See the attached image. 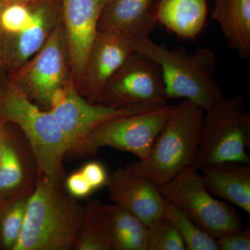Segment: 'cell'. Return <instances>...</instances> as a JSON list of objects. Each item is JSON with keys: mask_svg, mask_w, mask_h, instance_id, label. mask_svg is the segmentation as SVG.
<instances>
[{"mask_svg": "<svg viewBox=\"0 0 250 250\" xmlns=\"http://www.w3.org/2000/svg\"><path fill=\"white\" fill-rule=\"evenodd\" d=\"M0 122L22 129L35 156L38 175L62 182L64 158L70 147L52 112L41 109L13 83L0 95Z\"/></svg>", "mask_w": 250, "mask_h": 250, "instance_id": "4", "label": "cell"}, {"mask_svg": "<svg viewBox=\"0 0 250 250\" xmlns=\"http://www.w3.org/2000/svg\"><path fill=\"white\" fill-rule=\"evenodd\" d=\"M147 250H185L177 229L164 215L147 225Z\"/></svg>", "mask_w": 250, "mask_h": 250, "instance_id": "24", "label": "cell"}, {"mask_svg": "<svg viewBox=\"0 0 250 250\" xmlns=\"http://www.w3.org/2000/svg\"><path fill=\"white\" fill-rule=\"evenodd\" d=\"M65 189L75 198L88 196L94 190L80 170L67 177L65 181Z\"/></svg>", "mask_w": 250, "mask_h": 250, "instance_id": "28", "label": "cell"}, {"mask_svg": "<svg viewBox=\"0 0 250 250\" xmlns=\"http://www.w3.org/2000/svg\"><path fill=\"white\" fill-rule=\"evenodd\" d=\"M74 250H112L104 204L98 200L89 199L83 206V216Z\"/></svg>", "mask_w": 250, "mask_h": 250, "instance_id": "20", "label": "cell"}, {"mask_svg": "<svg viewBox=\"0 0 250 250\" xmlns=\"http://www.w3.org/2000/svg\"><path fill=\"white\" fill-rule=\"evenodd\" d=\"M156 22L185 39H195L207 22V0H160L155 8Z\"/></svg>", "mask_w": 250, "mask_h": 250, "instance_id": "17", "label": "cell"}, {"mask_svg": "<svg viewBox=\"0 0 250 250\" xmlns=\"http://www.w3.org/2000/svg\"><path fill=\"white\" fill-rule=\"evenodd\" d=\"M112 250H147V225L119 205H105Z\"/></svg>", "mask_w": 250, "mask_h": 250, "instance_id": "19", "label": "cell"}, {"mask_svg": "<svg viewBox=\"0 0 250 250\" xmlns=\"http://www.w3.org/2000/svg\"><path fill=\"white\" fill-rule=\"evenodd\" d=\"M4 124H3V123H1V122H0V139H1V134H2V131L3 129H4Z\"/></svg>", "mask_w": 250, "mask_h": 250, "instance_id": "31", "label": "cell"}, {"mask_svg": "<svg viewBox=\"0 0 250 250\" xmlns=\"http://www.w3.org/2000/svg\"><path fill=\"white\" fill-rule=\"evenodd\" d=\"M158 187L167 201L215 239L243 227L236 210L208 191L202 174L195 166H189Z\"/></svg>", "mask_w": 250, "mask_h": 250, "instance_id": "6", "label": "cell"}, {"mask_svg": "<svg viewBox=\"0 0 250 250\" xmlns=\"http://www.w3.org/2000/svg\"><path fill=\"white\" fill-rule=\"evenodd\" d=\"M31 5L29 26L17 35H2L3 64L16 70L39 52L59 24L58 9L52 1L38 0Z\"/></svg>", "mask_w": 250, "mask_h": 250, "instance_id": "14", "label": "cell"}, {"mask_svg": "<svg viewBox=\"0 0 250 250\" xmlns=\"http://www.w3.org/2000/svg\"><path fill=\"white\" fill-rule=\"evenodd\" d=\"M174 106L166 105L104 122L90 131L75 152L82 156L92 155L100 148L109 147L131 153L142 160L149 154Z\"/></svg>", "mask_w": 250, "mask_h": 250, "instance_id": "7", "label": "cell"}, {"mask_svg": "<svg viewBox=\"0 0 250 250\" xmlns=\"http://www.w3.org/2000/svg\"><path fill=\"white\" fill-rule=\"evenodd\" d=\"M29 195L0 203V250H14L22 230Z\"/></svg>", "mask_w": 250, "mask_h": 250, "instance_id": "23", "label": "cell"}, {"mask_svg": "<svg viewBox=\"0 0 250 250\" xmlns=\"http://www.w3.org/2000/svg\"><path fill=\"white\" fill-rule=\"evenodd\" d=\"M66 37L58 24L34 58L17 69L14 83L49 107L51 97L66 82Z\"/></svg>", "mask_w": 250, "mask_h": 250, "instance_id": "10", "label": "cell"}, {"mask_svg": "<svg viewBox=\"0 0 250 250\" xmlns=\"http://www.w3.org/2000/svg\"><path fill=\"white\" fill-rule=\"evenodd\" d=\"M218 250H250V227L225 233L215 239Z\"/></svg>", "mask_w": 250, "mask_h": 250, "instance_id": "26", "label": "cell"}, {"mask_svg": "<svg viewBox=\"0 0 250 250\" xmlns=\"http://www.w3.org/2000/svg\"><path fill=\"white\" fill-rule=\"evenodd\" d=\"M0 162V203L19 195L31 193L24 188V167L22 159L4 127L1 134Z\"/></svg>", "mask_w": 250, "mask_h": 250, "instance_id": "21", "label": "cell"}, {"mask_svg": "<svg viewBox=\"0 0 250 250\" xmlns=\"http://www.w3.org/2000/svg\"><path fill=\"white\" fill-rule=\"evenodd\" d=\"M204 112L188 100L176 105L147 157L128 167L134 173L161 186L194 166Z\"/></svg>", "mask_w": 250, "mask_h": 250, "instance_id": "3", "label": "cell"}, {"mask_svg": "<svg viewBox=\"0 0 250 250\" xmlns=\"http://www.w3.org/2000/svg\"><path fill=\"white\" fill-rule=\"evenodd\" d=\"M107 0H62L64 30L72 69L85 77L100 15Z\"/></svg>", "mask_w": 250, "mask_h": 250, "instance_id": "11", "label": "cell"}, {"mask_svg": "<svg viewBox=\"0 0 250 250\" xmlns=\"http://www.w3.org/2000/svg\"><path fill=\"white\" fill-rule=\"evenodd\" d=\"M134 52V42L129 36L113 31H98L85 77L92 103H99L110 81Z\"/></svg>", "mask_w": 250, "mask_h": 250, "instance_id": "13", "label": "cell"}, {"mask_svg": "<svg viewBox=\"0 0 250 250\" xmlns=\"http://www.w3.org/2000/svg\"><path fill=\"white\" fill-rule=\"evenodd\" d=\"M93 190L106 185L108 176L103 164L93 161L85 164L80 170Z\"/></svg>", "mask_w": 250, "mask_h": 250, "instance_id": "27", "label": "cell"}, {"mask_svg": "<svg viewBox=\"0 0 250 250\" xmlns=\"http://www.w3.org/2000/svg\"><path fill=\"white\" fill-rule=\"evenodd\" d=\"M3 64L2 57V34L0 32V66Z\"/></svg>", "mask_w": 250, "mask_h": 250, "instance_id": "30", "label": "cell"}, {"mask_svg": "<svg viewBox=\"0 0 250 250\" xmlns=\"http://www.w3.org/2000/svg\"><path fill=\"white\" fill-rule=\"evenodd\" d=\"M250 115L241 95L223 97L204 112L196 159L199 170L208 166L236 162L250 165Z\"/></svg>", "mask_w": 250, "mask_h": 250, "instance_id": "5", "label": "cell"}, {"mask_svg": "<svg viewBox=\"0 0 250 250\" xmlns=\"http://www.w3.org/2000/svg\"><path fill=\"white\" fill-rule=\"evenodd\" d=\"M1 140V139H0ZM1 141H0V162H1Z\"/></svg>", "mask_w": 250, "mask_h": 250, "instance_id": "33", "label": "cell"}, {"mask_svg": "<svg viewBox=\"0 0 250 250\" xmlns=\"http://www.w3.org/2000/svg\"><path fill=\"white\" fill-rule=\"evenodd\" d=\"M49 108L70 145V152H75L90 131L102 123L154 110L117 108L87 102L80 96L71 81H66L54 91Z\"/></svg>", "mask_w": 250, "mask_h": 250, "instance_id": "9", "label": "cell"}, {"mask_svg": "<svg viewBox=\"0 0 250 250\" xmlns=\"http://www.w3.org/2000/svg\"><path fill=\"white\" fill-rule=\"evenodd\" d=\"M212 18L230 48L241 59L250 57V0H214Z\"/></svg>", "mask_w": 250, "mask_h": 250, "instance_id": "18", "label": "cell"}, {"mask_svg": "<svg viewBox=\"0 0 250 250\" xmlns=\"http://www.w3.org/2000/svg\"><path fill=\"white\" fill-rule=\"evenodd\" d=\"M133 39L134 49L159 64L167 99H184L208 110L224 95L215 79L216 59L213 51L200 47L188 52L169 49L149 36Z\"/></svg>", "mask_w": 250, "mask_h": 250, "instance_id": "2", "label": "cell"}, {"mask_svg": "<svg viewBox=\"0 0 250 250\" xmlns=\"http://www.w3.org/2000/svg\"><path fill=\"white\" fill-rule=\"evenodd\" d=\"M162 215L168 219L177 229L185 245L186 250H218L214 238L204 231L176 206L166 200Z\"/></svg>", "mask_w": 250, "mask_h": 250, "instance_id": "22", "label": "cell"}, {"mask_svg": "<svg viewBox=\"0 0 250 250\" xmlns=\"http://www.w3.org/2000/svg\"><path fill=\"white\" fill-rule=\"evenodd\" d=\"M202 179L208 191L250 214V166L228 162L204 167Z\"/></svg>", "mask_w": 250, "mask_h": 250, "instance_id": "16", "label": "cell"}, {"mask_svg": "<svg viewBox=\"0 0 250 250\" xmlns=\"http://www.w3.org/2000/svg\"><path fill=\"white\" fill-rule=\"evenodd\" d=\"M5 4H10V3H21V4H29L31 3L35 2L38 0H2Z\"/></svg>", "mask_w": 250, "mask_h": 250, "instance_id": "29", "label": "cell"}, {"mask_svg": "<svg viewBox=\"0 0 250 250\" xmlns=\"http://www.w3.org/2000/svg\"><path fill=\"white\" fill-rule=\"evenodd\" d=\"M106 186L113 203L130 210L146 225L163 215L166 200L159 187L128 166L118 167L108 176Z\"/></svg>", "mask_w": 250, "mask_h": 250, "instance_id": "12", "label": "cell"}, {"mask_svg": "<svg viewBox=\"0 0 250 250\" xmlns=\"http://www.w3.org/2000/svg\"><path fill=\"white\" fill-rule=\"evenodd\" d=\"M167 100L159 64L135 51L106 85L98 104L155 109L167 105Z\"/></svg>", "mask_w": 250, "mask_h": 250, "instance_id": "8", "label": "cell"}, {"mask_svg": "<svg viewBox=\"0 0 250 250\" xmlns=\"http://www.w3.org/2000/svg\"><path fill=\"white\" fill-rule=\"evenodd\" d=\"M31 20V4H6L0 12V32L4 36L17 35L29 26Z\"/></svg>", "mask_w": 250, "mask_h": 250, "instance_id": "25", "label": "cell"}, {"mask_svg": "<svg viewBox=\"0 0 250 250\" xmlns=\"http://www.w3.org/2000/svg\"><path fill=\"white\" fill-rule=\"evenodd\" d=\"M154 0H107L98 31H113L131 39L149 36L156 24Z\"/></svg>", "mask_w": 250, "mask_h": 250, "instance_id": "15", "label": "cell"}, {"mask_svg": "<svg viewBox=\"0 0 250 250\" xmlns=\"http://www.w3.org/2000/svg\"><path fill=\"white\" fill-rule=\"evenodd\" d=\"M83 212L62 182L38 175L14 250H74Z\"/></svg>", "mask_w": 250, "mask_h": 250, "instance_id": "1", "label": "cell"}, {"mask_svg": "<svg viewBox=\"0 0 250 250\" xmlns=\"http://www.w3.org/2000/svg\"><path fill=\"white\" fill-rule=\"evenodd\" d=\"M5 5H6V4H5L4 1H3L2 0H0V12H1L3 8L4 7Z\"/></svg>", "mask_w": 250, "mask_h": 250, "instance_id": "32", "label": "cell"}]
</instances>
